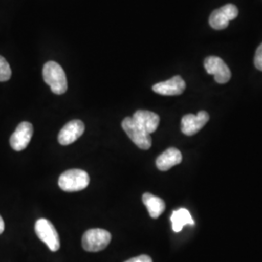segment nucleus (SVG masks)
Listing matches in <instances>:
<instances>
[{
	"label": "nucleus",
	"mask_w": 262,
	"mask_h": 262,
	"mask_svg": "<svg viewBox=\"0 0 262 262\" xmlns=\"http://www.w3.org/2000/svg\"><path fill=\"white\" fill-rule=\"evenodd\" d=\"M122 126L126 135L138 148H140L141 150H149L151 147L150 134L143 130L140 126L134 122L132 117H127L123 119Z\"/></svg>",
	"instance_id": "4"
},
{
	"label": "nucleus",
	"mask_w": 262,
	"mask_h": 262,
	"mask_svg": "<svg viewBox=\"0 0 262 262\" xmlns=\"http://www.w3.org/2000/svg\"><path fill=\"white\" fill-rule=\"evenodd\" d=\"M84 122L80 120H73L67 122L58 133V143L62 146H67L78 140L84 133Z\"/></svg>",
	"instance_id": "10"
},
{
	"label": "nucleus",
	"mask_w": 262,
	"mask_h": 262,
	"mask_svg": "<svg viewBox=\"0 0 262 262\" xmlns=\"http://www.w3.org/2000/svg\"><path fill=\"white\" fill-rule=\"evenodd\" d=\"M239 11L233 4H226L215 10L209 19V24L215 30H222L228 27L229 21L238 17Z\"/></svg>",
	"instance_id": "7"
},
{
	"label": "nucleus",
	"mask_w": 262,
	"mask_h": 262,
	"mask_svg": "<svg viewBox=\"0 0 262 262\" xmlns=\"http://www.w3.org/2000/svg\"><path fill=\"white\" fill-rule=\"evenodd\" d=\"M125 262H152V260H151L150 256L143 254V255H139V256L130 258V259H128Z\"/></svg>",
	"instance_id": "18"
},
{
	"label": "nucleus",
	"mask_w": 262,
	"mask_h": 262,
	"mask_svg": "<svg viewBox=\"0 0 262 262\" xmlns=\"http://www.w3.org/2000/svg\"><path fill=\"white\" fill-rule=\"evenodd\" d=\"M35 232L38 238L47 245L52 252H56L60 248L59 236L53 224L46 219H39L35 224Z\"/></svg>",
	"instance_id": "5"
},
{
	"label": "nucleus",
	"mask_w": 262,
	"mask_h": 262,
	"mask_svg": "<svg viewBox=\"0 0 262 262\" xmlns=\"http://www.w3.org/2000/svg\"><path fill=\"white\" fill-rule=\"evenodd\" d=\"M209 119H210V116L205 111H200L197 115H193V114L185 115L182 119V123H181L182 132L187 136H192L204 127V125L209 122Z\"/></svg>",
	"instance_id": "8"
},
{
	"label": "nucleus",
	"mask_w": 262,
	"mask_h": 262,
	"mask_svg": "<svg viewBox=\"0 0 262 262\" xmlns=\"http://www.w3.org/2000/svg\"><path fill=\"white\" fill-rule=\"evenodd\" d=\"M43 78L55 94H63L67 91L64 70L56 61H48L43 67Z\"/></svg>",
	"instance_id": "1"
},
{
	"label": "nucleus",
	"mask_w": 262,
	"mask_h": 262,
	"mask_svg": "<svg viewBox=\"0 0 262 262\" xmlns=\"http://www.w3.org/2000/svg\"><path fill=\"white\" fill-rule=\"evenodd\" d=\"M111 239L112 237L109 231L101 228H93L84 232L82 246L86 252L97 253L104 250L110 244Z\"/></svg>",
	"instance_id": "3"
},
{
	"label": "nucleus",
	"mask_w": 262,
	"mask_h": 262,
	"mask_svg": "<svg viewBox=\"0 0 262 262\" xmlns=\"http://www.w3.org/2000/svg\"><path fill=\"white\" fill-rule=\"evenodd\" d=\"M171 222L172 228L175 232H180L185 225H194V221L187 209H179L174 211L171 215Z\"/></svg>",
	"instance_id": "15"
},
{
	"label": "nucleus",
	"mask_w": 262,
	"mask_h": 262,
	"mask_svg": "<svg viewBox=\"0 0 262 262\" xmlns=\"http://www.w3.org/2000/svg\"><path fill=\"white\" fill-rule=\"evenodd\" d=\"M33 135V126L30 122H23L17 126L16 130L10 137V145L12 149L17 151L25 150Z\"/></svg>",
	"instance_id": "9"
},
{
	"label": "nucleus",
	"mask_w": 262,
	"mask_h": 262,
	"mask_svg": "<svg viewBox=\"0 0 262 262\" xmlns=\"http://www.w3.org/2000/svg\"><path fill=\"white\" fill-rule=\"evenodd\" d=\"M182 154L178 149L169 148L157 159V167L160 171H167L182 162Z\"/></svg>",
	"instance_id": "13"
},
{
	"label": "nucleus",
	"mask_w": 262,
	"mask_h": 262,
	"mask_svg": "<svg viewBox=\"0 0 262 262\" xmlns=\"http://www.w3.org/2000/svg\"><path fill=\"white\" fill-rule=\"evenodd\" d=\"M204 67L210 75H214L219 84H225L231 78V71L225 61L217 56H208L204 60Z\"/></svg>",
	"instance_id": "6"
},
{
	"label": "nucleus",
	"mask_w": 262,
	"mask_h": 262,
	"mask_svg": "<svg viewBox=\"0 0 262 262\" xmlns=\"http://www.w3.org/2000/svg\"><path fill=\"white\" fill-rule=\"evenodd\" d=\"M90 185L89 174L81 169H71L63 172L58 179L59 187L67 192L83 190Z\"/></svg>",
	"instance_id": "2"
},
{
	"label": "nucleus",
	"mask_w": 262,
	"mask_h": 262,
	"mask_svg": "<svg viewBox=\"0 0 262 262\" xmlns=\"http://www.w3.org/2000/svg\"><path fill=\"white\" fill-rule=\"evenodd\" d=\"M186 90V82L181 76H174L170 80L154 84L152 91L161 95H180Z\"/></svg>",
	"instance_id": "11"
},
{
	"label": "nucleus",
	"mask_w": 262,
	"mask_h": 262,
	"mask_svg": "<svg viewBox=\"0 0 262 262\" xmlns=\"http://www.w3.org/2000/svg\"><path fill=\"white\" fill-rule=\"evenodd\" d=\"M132 119L136 122L141 128L147 133H154L159 127V116L156 113L146 111V110H138L133 114Z\"/></svg>",
	"instance_id": "12"
},
{
	"label": "nucleus",
	"mask_w": 262,
	"mask_h": 262,
	"mask_svg": "<svg viewBox=\"0 0 262 262\" xmlns=\"http://www.w3.org/2000/svg\"><path fill=\"white\" fill-rule=\"evenodd\" d=\"M142 200H143L144 205L147 207L150 217H152V219H158L165 210L164 201L161 198L156 196L151 193H149V192L144 193L142 197Z\"/></svg>",
	"instance_id": "14"
},
{
	"label": "nucleus",
	"mask_w": 262,
	"mask_h": 262,
	"mask_svg": "<svg viewBox=\"0 0 262 262\" xmlns=\"http://www.w3.org/2000/svg\"><path fill=\"white\" fill-rule=\"evenodd\" d=\"M254 66L255 67L262 71V43L260 46L257 48L256 52H255V56H254V59H253Z\"/></svg>",
	"instance_id": "17"
},
{
	"label": "nucleus",
	"mask_w": 262,
	"mask_h": 262,
	"mask_svg": "<svg viewBox=\"0 0 262 262\" xmlns=\"http://www.w3.org/2000/svg\"><path fill=\"white\" fill-rule=\"evenodd\" d=\"M4 229H5V224H4V221H3L2 216L0 215V234L3 233Z\"/></svg>",
	"instance_id": "19"
},
{
	"label": "nucleus",
	"mask_w": 262,
	"mask_h": 262,
	"mask_svg": "<svg viewBox=\"0 0 262 262\" xmlns=\"http://www.w3.org/2000/svg\"><path fill=\"white\" fill-rule=\"evenodd\" d=\"M12 75V70L7 60L0 56V82L8 81Z\"/></svg>",
	"instance_id": "16"
}]
</instances>
